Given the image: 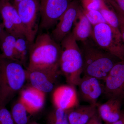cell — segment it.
<instances>
[{
	"label": "cell",
	"mask_w": 124,
	"mask_h": 124,
	"mask_svg": "<svg viewBox=\"0 0 124 124\" xmlns=\"http://www.w3.org/2000/svg\"><path fill=\"white\" fill-rule=\"evenodd\" d=\"M61 46L48 33H40L30 45L26 69L59 71Z\"/></svg>",
	"instance_id": "6da1fadb"
},
{
	"label": "cell",
	"mask_w": 124,
	"mask_h": 124,
	"mask_svg": "<svg viewBox=\"0 0 124 124\" xmlns=\"http://www.w3.org/2000/svg\"><path fill=\"white\" fill-rule=\"evenodd\" d=\"M82 42L80 49L83 59L82 74L103 80L120 60L89 39Z\"/></svg>",
	"instance_id": "7a4b0ae2"
},
{
	"label": "cell",
	"mask_w": 124,
	"mask_h": 124,
	"mask_svg": "<svg viewBox=\"0 0 124 124\" xmlns=\"http://www.w3.org/2000/svg\"><path fill=\"white\" fill-rule=\"evenodd\" d=\"M0 108L5 107L27 79L26 69L17 61L0 57Z\"/></svg>",
	"instance_id": "3957f363"
},
{
	"label": "cell",
	"mask_w": 124,
	"mask_h": 124,
	"mask_svg": "<svg viewBox=\"0 0 124 124\" xmlns=\"http://www.w3.org/2000/svg\"><path fill=\"white\" fill-rule=\"evenodd\" d=\"M60 44L62 53L60 69L68 84L77 86L83 72V59L81 50L71 32L63 38Z\"/></svg>",
	"instance_id": "277c9868"
},
{
	"label": "cell",
	"mask_w": 124,
	"mask_h": 124,
	"mask_svg": "<svg viewBox=\"0 0 124 124\" xmlns=\"http://www.w3.org/2000/svg\"><path fill=\"white\" fill-rule=\"evenodd\" d=\"M96 45L120 60H124V44L113 33L107 23H101L93 26L91 36Z\"/></svg>",
	"instance_id": "5b68a950"
},
{
	"label": "cell",
	"mask_w": 124,
	"mask_h": 124,
	"mask_svg": "<svg viewBox=\"0 0 124 124\" xmlns=\"http://www.w3.org/2000/svg\"><path fill=\"white\" fill-rule=\"evenodd\" d=\"M13 4L17 10L26 30V38L31 44L35 39L38 29L39 0H24Z\"/></svg>",
	"instance_id": "8992f818"
},
{
	"label": "cell",
	"mask_w": 124,
	"mask_h": 124,
	"mask_svg": "<svg viewBox=\"0 0 124 124\" xmlns=\"http://www.w3.org/2000/svg\"><path fill=\"white\" fill-rule=\"evenodd\" d=\"M39 28L46 30L57 23L71 2L70 0H39Z\"/></svg>",
	"instance_id": "52a82bcc"
},
{
	"label": "cell",
	"mask_w": 124,
	"mask_h": 124,
	"mask_svg": "<svg viewBox=\"0 0 124 124\" xmlns=\"http://www.w3.org/2000/svg\"><path fill=\"white\" fill-rule=\"evenodd\" d=\"M103 81V94L108 99L124 100V60L117 62Z\"/></svg>",
	"instance_id": "ba28073f"
},
{
	"label": "cell",
	"mask_w": 124,
	"mask_h": 124,
	"mask_svg": "<svg viewBox=\"0 0 124 124\" xmlns=\"http://www.w3.org/2000/svg\"><path fill=\"white\" fill-rule=\"evenodd\" d=\"M0 14L6 31L17 38L26 37V30L17 10L10 0H0Z\"/></svg>",
	"instance_id": "9c48e42d"
},
{
	"label": "cell",
	"mask_w": 124,
	"mask_h": 124,
	"mask_svg": "<svg viewBox=\"0 0 124 124\" xmlns=\"http://www.w3.org/2000/svg\"><path fill=\"white\" fill-rule=\"evenodd\" d=\"M80 9L76 2L71 1L70 3L52 32L51 37L55 41L60 43L63 38L71 32L72 28L77 19Z\"/></svg>",
	"instance_id": "30bf717a"
},
{
	"label": "cell",
	"mask_w": 124,
	"mask_h": 124,
	"mask_svg": "<svg viewBox=\"0 0 124 124\" xmlns=\"http://www.w3.org/2000/svg\"><path fill=\"white\" fill-rule=\"evenodd\" d=\"M77 86L82 100L89 104L98 106V100L103 94V85L101 80L93 77L84 75Z\"/></svg>",
	"instance_id": "8fae6325"
},
{
	"label": "cell",
	"mask_w": 124,
	"mask_h": 124,
	"mask_svg": "<svg viewBox=\"0 0 124 124\" xmlns=\"http://www.w3.org/2000/svg\"><path fill=\"white\" fill-rule=\"evenodd\" d=\"M59 72L26 69L27 79L31 86L46 93L53 90Z\"/></svg>",
	"instance_id": "7c38bea8"
},
{
	"label": "cell",
	"mask_w": 124,
	"mask_h": 124,
	"mask_svg": "<svg viewBox=\"0 0 124 124\" xmlns=\"http://www.w3.org/2000/svg\"><path fill=\"white\" fill-rule=\"evenodd\" d=\"M53 101L55 108L66 110L79 106V99L75 86L69 84L60 85L54 90Z\"/></svg>",
	"instance_id": "4fadbf2b"
},
{
	"label": "cell",
	"mask_w": 124,
	"mask_h": 124,
	"mask_svg": "<svg viewBox=\"0 0 124 124\" xmlns=\"http://www.w3.org/2000/svg\"><path fill=\"white\" fill-rule=\"evenodd\" d=\"M46 93L31 86L22 91L19 101L28 114L34 115L41 110L44 105Z\"/></svg>",
	"instance_id": "5bb4252c"
},
{
	"label": "cell",
	"mask_w": 124,
	"mask_h": 124,
	"mask_svg": "<svg viewBox=\"0 0 124 124\" xmlns=\"http://www.w3.org/2000/svg\"><path fill=\"white\" fill-rule=\"evenodd\" d=\"M122 101L110 99L104 103L97 106V112L102 120L106 124H112L119 119L121 116Z\"/></svg>",
	"instance_id": "9a60e30c"
},
{
	"label": "cell",
	"mask_w": 124,
	"mask_h": 124,
	"mask_svg": "<svg viewBox=\"0 0 124 124\" xmlns=\"http://www.w3.org/2000/svg\"><path fill=\"white\" fill-rule=\"evenodd\" d=\"M97 113V106L96 105L78 106L69 111V124H86Z\"/></svg>",
	"instance_id": "2e32d148"
},
{
	"label": "cell",
	"mask_w": 124,
	"mask_h": 124,
	"mask_svg": "<svg viewBox=\"0 0 124 124\" xmlns=\"http://www.w3.org/2000/svg\"><path fill=\"white\" fill-rule=\"evenodd\" d=\"M72 33L77 41L84 42L91 37L93 26L82 9H80Z\"/></svg>",
	"instance_id": "e0dca14e"
},
{
	"label": "cell",
	"mask_w": 124,
	"mask_h": 124,
	"mask_svg": "<svg viewBox=\"0 0 124 124\" xmlns=\"http://www.w3.org/2000/svg\"><path fill=\"white\" fill-rule=\"evenodd\" d=\"M17 38L5 30L0 38V57L17 61L16 57L15 46ZM18 62V61H17Z\"/></svg>",
	"instance_id": "ac0fdd59"
},
{
	"label": "cell",
	"mask_w": 124,
	"mask_h": 124,
	"mask_svg": "<svg viewBox=\"0 0 124 124\" xmlns=\"http://www.w3.org/2000/svg\"><path fill=\"white\" fill-rule=\"evenodd\" d=\"M99 11L101 13L107 24L110 27L116 36L119 40L122 41L118 18L115 11L108 8L104 0H102Z\"/></svg>",
	"instance_id": "d6986e66"
},
{
	"label": "cell",
	"mask_w": 124,
	"mask_h": 124,
	"mask_svg": "<svg viewBox=\"0 0 124 124\" xmlns=\"http://www.w3.org/2000/svg\"><path fill=\"white\" fill-rule=\"evenodd\" d=\"M30 45L25 37H18L16 39L15 46L16 59L26 69L28 64Z\"/></svg>",
	"instance_id": "ffe728a7"
},
{
	"label": "cell",
	"mask_w": 124,
	"mask_h": 124,
	"mask_svg": "<svg viewBox=\"0 0 124 124\" xmlns=\"http://www.w3.org/2000/svg\"><path fill=\"white\" fill-rule=\"evenodd\" d=\"M10 113L15 124H27L28 123V113L25 107L19 101L14 104Z\"/></svg>",
	"instance_id": "44dd1931"
},
{
	"label": "cell",
	"mask_w": 124,
	"mask_h": 124,
	"mask_svg": "<svg viewBox=\"0 0 124 124\" xmlns=\"http://www.w3.org/2000/svg\"><path fill=\"white\" fill-rule=\"evenodd\" d=\"M70 110H66L55 108L47 116L48 124H69L68 115Z\"/></svg>",
	"instance_id": "7402d4cb"
},
{
	"label": "cell",
	"mask_w": 124,
	"mask_h": 124,
	"mask_svg": "<svg viewBox=\"0 0 124 124\" xmlns=\"http://www.w3.org/2000/svg\"><path fill=\"white\" fill-rule=\"evenodd\" d=\"M84 14L91 23L93 26L101 23H107L99 10H85L82 9Z\"/></svg>",
	"instance_id": "603a6c76"
},
{
	"label": "cell",
	"mask_w": 124,
	"mask_h": 124,
	"mask_svg": "<svg viewBox=\"0 0 124 124\" xmlns=\"http://www.w3.org/2000/svg\"><path fill=\"white\" fill-rule=\"evenodd\" d=\"M102 0H82L83 9L99 10Z\"/></svg>",
	"instance_id": "cb8c5ba5"
},
{
	"label": "cell",
	"mask_w": 124,
	"mask_h": 124,
	"mask_svg": "<svg viewBox=\"0 0 124 124\" xmlns=\"http://www.w3.org/2000/svg\"><path fill=\"white\" fill-rule=\"evenodd\" d=\"M0 124H15L10 112L6 107L0 108Z\"/></svg>",
	"instance_id": "d4e9b609"
},
{
	"label": "cell",
	"mask_w": 124,
	"mask_h": 124,
	"mask_svg": "<svg viewBox=\"0 0 124 124\" xmlns=\"http://www.w3.org/2000/svg\"><path fill=\"white\" fill-rule=\"evenodd\" d=\"M107 1L111 5L115 10V12L118 18L119 26L122 27L124 28V12L121 10L115 3L113 1L110 0H107Z\"/></svg>",
	"instance_id": "484cf974"
},
{
	"label": "cell",
	"mask_w": 124,
	"mask_h": 124,
	"mask_svg": "<svg viewBox=\"0 0 124 124\" xmlns=\"http://www.w3.org/2000/svg\"><path fill=\"white\" fill-rule=\"evenodd\" d=\"M86 124H103L101 119L97 113Z\"/></svg>",
	"instance_id": "4316f807"
},
{
	"label": "cell",
	"mask_w": 124,
	"mask_h": 124,
	"mask_svg": "<svg viewBox=\"0 0 124 124\" xmlns=\"http://www.w3.org/2000/svg\"><path fill=\"white\" fill-rule=\"evenodd\" d=\"M115 3L122 11L124 12V0H110Z\"/></svg>",
	"instance_id": "83f0119b"
},
{
	"label": "cell",
	"mask_w": 124,
	"mask_h": 124,
	"mask_svg": "<svg viewBox=\"0 0 124 124\" xmlns=\"http://www.w3.org/2000/svg\"><path fill=\"white\" fill-rule=\"evenodd\" d=\"M112 124H124V112L122 111V115L119 119Z\"/></svg>",
	"instance_id": "f1b7e54d"
},
{
	"label": "cell",
	"mask_w": 124,
	"mask_h": 124,
	"mask_svg": "<svg viewBox=\"0 0 124 124\" xmlns=\"http://www.w3.org/2000/svg\"><path fill=\"white\" fill-rule=\"evenodd\" d=\"M5 31L4 27L2 23H0V38Z\"/></svg>",
	"instance_id": "f546056e"
},
{
	"label": "cell",
	"mask_w": 124,
	"mask_h": 124,
	"mask_svg": "<svg viewBox=\"0 0 124 124\" xmlns=\"http://www.w3.org/2000/svg\"><path fill=\"white\" fill-rule=\"evenodd\" d=\"M119 28L121 33L122 41L124 44V28L121 26H119Z\"/></svg>",
	"instance_id": "4dcf8cb0"
},
{
	"label": "cell",
	"mask_w": 124,
	"mask_h": 124,
	"mask_svg": "<svg viewBox=\"0 0 124 124\" xmlns=\"http://www.w3.org/2000/svg\"><path fill=\"white\" fill-rule=\"evenodd\" d=\"M23 0H14L13 2L12 3L14 4H16V3H17L18 2H20Z\"/></svg>",
	"instance_id": "1f68e13d"
},
{
	"label": "cell",
	"mask_w": 124,
	"mask_h": 124,
	"mask_svg": "<svg viewBox=\"0 0 124 124\" xmlns=\"http://www.w3.org/2000/svg\"><path fill=\"white\" fill-rule=\"evenodd\" d=\"M30 124H38V123H36V122H33V123H31Z\"/></svg>",
	"instance_id": "d6a6232c"
},
{
	"label": "cell",
	"mask_w": 124,
	"mask_h": 124,
	"mask_svg": "<svg viewBox=\"0 0 124 124\" xmlns=\"http://www.w3.org/2000/svg\"></svg>",
	"instance_id": "836d02e7"
},
{
	"label": "cell",
	"mask_w": 124,
	"mask_h": 124,
	"mask_svg": "<svg viewBox=\"0 0 124 124\" xmlns=\"http://www.w3.org/2000/svg\"></svg>",
	"instance_id": "e575fe53"
}]
</instances>
